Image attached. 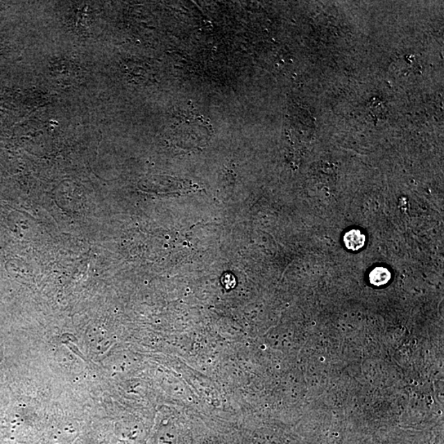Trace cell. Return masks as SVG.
<instances>
[{
  "mask_svg": "<svg viewBox=\"0 0 444 444\" xmlns=\"http://www.w3.org/2000/svg\"><path fill=\"white\" fill-rule=\"evenodd\" d=\"M180 115V119H175V141L178 143L179 141H183L185 144L186 140H208L202 135L203 132L210 133L211 128L208 123H204L203 119L202 121L201 118L190 113L185 114L183 112Z\"/></svg>",
  "mask_w": 444,
  "mask_h": 444,
  "instance_id": "cell-1",
  "label": "cell"
},
{
  "mask_svg": "<svg viewBox=\"0 0 444 444\" xmlns=\"http://www.w3.org/2000/svg\"><path fill=\"white\" fill-rule=\"evenodd\" d=\"M344 243L349 250L357 251L365 246L366 237L359 230H352L344 235Z\"/></svg>",
  "mask_w": 444,
  "mask_h": 444,
  "instance_id": "cell-2",
  "label": "cell"
},
{
  "mask_svg": "<svg viewBox=\"0 0 444 444\" xmlns=\"http://www.w3.org/2000/svg\"><path fill=\"white\" fill-rule=\"evenodd\" d=\"M391 279L390 271L383 266H379L371 271L370 281L373 285L381 287L387 284Z\"/></svg>",
  "mask_w": 444,
  "mask_h": 444,
  "instance_id": "cell-3",
  "label": "cell"
}]
</instances>
